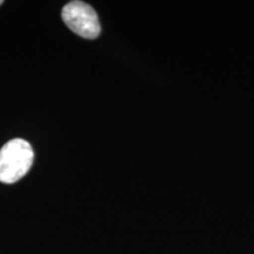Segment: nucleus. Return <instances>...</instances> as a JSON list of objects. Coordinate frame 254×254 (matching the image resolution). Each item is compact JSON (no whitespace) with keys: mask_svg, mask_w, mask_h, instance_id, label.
Returning <instances> with one entry per match:
<instances>
[{"mask_svg":"<svg viewBox=\"0 0 254 254\" xmlns=\"http://www.w3.org/2000/svg\"><path fill=\"white\" fill-rule=\"evenodd\" d=\"M34 152L24 139H12L0 150V182L14 184L26 174L33 164Z\"/></svg>","mask_w":254,"mask_h":254,"instance_id":"f257e3e1","label":"nucleus"},{"mask_svg":"<svg viewBox=\"0 0 254 254\" xmlns=\"http://www.w3.org/2000/svg\"><path fill=\"white\" fill-rule=\"evenodd\" d=\"M62 18L69 30L85 39L99 37L101 26L97 12L84 1H71L64 6Z\"/></svg>","mask_w":254,"mask_h":254,"instance_id":"f03ea898","label":"nucleus"},{"mask_svg":"<svg viewBox=\"0 0 254 254\" xmlns=\"http://www.w3.org/2000/svg\"><path fill=\"white\" fill-rule=\"evenodd\" d=\"M2 2H4V1H2V0H0V5H1V4H2Z\"/></svg>","mask_w":254,"mask_h":254,"instance_id":"7ed1b4c3","label":"nucleus"}]
</instances>
